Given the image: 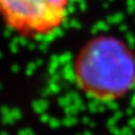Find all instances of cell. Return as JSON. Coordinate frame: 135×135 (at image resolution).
Here are the masks:
<instances>
[{
  "label": "cell",
  "instance_id": "cell-1",
  "mask_svg": "<svg viewBox=\"0 0 135 135\" xmlns=\"http://www.w3.org/2000/svg\"><path fill=\"white\" fill-rule=\"evenodd\" d=\"M79 91L98 103H117L135 89V53L114 34H98L80 46L72 61Z\"/></svg>",
  "mask_w": 135,
  "mask_h": 135
},
{
  "label": "cell",
  "instance_id": "cell-2",
  "mask_svg": "<svg viewBox=\"0 0 135 135\" xmlns=\"http://www.w3.org/2000/svg\"><path fill=\"white\" fill-rule=\"evenodd\" d=\"M72 0H0V20L11 33L28 41H44L61 31Z\"/></svg>",
  "mask_w": 135,
  "mask_h": 135
}]
</instances>
